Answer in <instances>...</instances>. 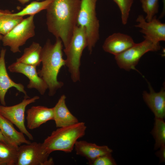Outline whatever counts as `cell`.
Masks as SVG:
<instances>
[{
	"label": "cell",
	"mask_w": 165,
	"mask_h": 165,
	"mask_svg": "<svg viewBox=\"0 0 165 165\" xmlns=\"http://www.w3.org/2000/svg\"><path fill=\"white\" fill-rule=\"evenodd\" d=\"M2 37H3V36H2V35L0 34V40H1Z\"/></svg>",
	"instance_id": "30"
},
{
	"label": "cell",
	"mask_w": 165,
	"mask_h": 165,
	"mask_svg": "<svg viewBox=\"0 0 165 165\" xmlns=\"http://www.w3.org/2000/svg\"><path fill=\"white\" fill-rule=\"evenodd\" d=\"M161 47L159 43H155L150 40L144 38L142 42L135 43L123 52L115 56V58L120 68L126 71L134 69L140 59L149 51H157Z\"/></svg>",
	"instance_id": "7"
},
{
	"label": "cell",
	"mask_w": 165,
	"mask_h": 165,
	"mask_svg": "<svg viewBox=\"0 0 165 165\" xmlns=\"http://www.w3.org/2000/svg\"><path fill=\"white\" fill-rule=\"evenodd\" d=\"M52 1V0H45L40 2H32L20 11L12 13V15L14 16L21 17L27 15H35L41 11L46 9Z\"/></svg>",
	"instance_id": "23"
},
{
	"label": "cell",
	"mask_w": 165,
	"mask_h": 165,
	"mask_svg": "<svg viewBox=\"0 0 165 165\" xmlns=\"http://www.w3.org/2000/svg\"><path fill=\"white\" fill-rule=\"evenodd\" d=\"M86 33L82 27L77 25L68 46L64 51L66 56L65 65L68 68L72 81L75 82L80 80L81 58L84 50L87 47Z\"/></svg>",
	"instance_id": "4"
},
{
	"label": "cell",
	"mask_w": 165,
	"mask_h": 165,
	"mask_svg": "<svg viewBox=\"0 0 165 165\" xmlns=\"http://www.w3.org/2000/svg\"><path fill=\"white\" fill-rule=\"evenodd\" d=\"M92 165H115L116 163L112 156V154L100 156L93 161Z\"/></svg>",
	"instance_id": "26"
},
{
	"label": "cell",
	"mask_w": 165,
	"mask_h": 165,
	"mask_svg": "<svg viewBox=\"0 0 165 165\" xmlns=\"http://www.w3.org/2000/svg\"><path fill=\"white\" fill-rule=\"evenodd\" d=\"M74 148L76 154L85 157L90 164L97 158L112 154V149L106 145L99 146L85 141H77Z\"/></svg>",
	"instance_id": "14"
},
{
	"label": "cell",
	"mask_w": 165,
	"mask_h": 165,
	"mask_svg": "<svg viewBox=\"0 0 165 165\" xmlns=\"http://www.w3.org/2000/svg\"><path fill=\"white\" fill-rule=\"evenodd\" d=\"M136 21L138 24L135 26L141 29L140 31L144 34V38L155 43L165 41V24L161 22L156 15L151 20L147 21L142 15H140Z\"/></svg>",
	"instance_id": "10"
},
{
	"label": "cell",
	"mask_w": 165,
	"mask_h": 165,
	"mask_svg": "<svg viewBox=\"0 0 165 165\" xmlns=\"http://www.w3.org/2000/svg\"><path fill=\"white\" fill-rule=\"evenodd\" d=\"M42 49V47L38 43L33 42L24 49L23 55L16 59V61L27 65L38 66L41 63Z\"/></svg>",
	"instance_id": "19"
},
{
	"label": "cell",
	"mask_w": 165,
	"mask_h": 165,
	"mask_svg": "<svg viewBox=\"0 0 165 165\" xmlns=\"http://www.w3.org/2000/svg\"><path fill=\"white\" fill-rule=\"evenodd\" d=\"M18 147L0 141V165H16Z\"/></svg>",
	"instance_id": "21"
},
{
	"label": "cell",
	"mask_w": 165,
	"mask_h": 165,
	"mask_svg": "<svg viewBox=\"0 0 165 165\" xmlns=\"http://www.w3.org/2000/svg\"><path fill=\"white\" fill-rule=\"evenodd\" d=\"M26 113L27 127L31 130L39 127L48 121L53 120V108L33 106L27 110Z\"/></svg>",
	"instance_id": "15"
},
{
	"label": "cell",
	"mask_w": 165,
	"mask_h": 165,
	"mask_svg": "<svg viewBox=\"0 0 165 165\" xmlns=\"http://www.w3.org/2000/svg\"><path fill=\"white\" fill-rule=\"evenodd\" d=\"M18 1L21 4H24L25 3L28 2L30 0H16Z\"/></svg>",
	"instance_id": "29"
},
{
	"label": "cell",
	"mask_w": 165,
	"mask_h": 165,
	"mask_svg": "<svg viewBox=\"0 0 165 165\" xmlns=\"http://www.w3.org/2000/svg\"><path fill=\"white\" fill-rule=\"evenodd\" d=\"M98 0H81L77 18V25L85 30L87 47L91 53L99 39V21L97 16L96 3Z\"/></svg>",
	"instance_id": "5"
},
{
	"label": "cell",
	"mask_w": 165,
	"mask_h": 165,
	"mask_svg": "<svg viewBox=\"0 0 165 165\" xmlns=\"http://www.w3.org/2000/svg\"><path fill=\"white\" fill-rule=\"evenodd\" d=\"M0 131L9 143L18 147L31 141L26 139L24 134L17 131L13 124L0 112Z\"/></svg>",
	"instance_id": "18"
},
{
	"label": "cell",
	"mask_w": 165,
	"mask_h": 165,
	"mask_svg": "<svg viewBox=\"0 0 165 165\" xmlns=\"http://www.w3.org/2000/svg\"><path fill=\"white\" fill-rule=\"evenodd\" d=\"M66 97L61 95L53 107V120L57 128L68 126L76 123L78 120L70 112L66 104Z\"/></svg>",
	"instance_id": "17"
},
{
	"label": "cell",
	"mask_w": 165,
	"mask_h": 165,
	"mask_svg": "<svg viewBox=\"0 0 165 165\" xmlns=\"http://www.w3.org/2000/svg\"><path fill=\"white\" fill-rule=\"evenodd\" d=\"M118 6L121 13L122 23L126 24L134 0H113Z\"/></svg>",
	"instance_id": "25"
},
{
	"label": "cell",
	"mask_w": 165,
	"mask_h": 165,
	"mask_svg": "<svg viewBox=\"0 0 165 165\" xmlns=\"http://www.w3.org/2000/svg\"><path fill=\"white\" fill-rule=\"evenodd\" d=\"M86 129L83 122L58 128L45 139L42 143L43 147L49 155L56 151L71 152L78 139L85 135Z\"/></svg>",
	"instance_id": "3"
},
{
	"label": "cell",
	"mask_w": 165,
	"mask_h": 165,
	"mask_svg": "<svg viewBox=\"0 0 165 165\" xmlns=\"http://www.w3.org/2000/svg\"><path fill=\"white\" fill-rule=\"evenodd\" d=\"M155 123L151 134L155 140L154 149L165 145V123L163 119L155 117Z\"/></svg>",
	"instance_id": "22"
},
{
	"label": "cell",
	"mask_w": 165,
	"mask_h": 165,
	"mask_svg": "<svg viewBox=\"0 0 165 165\" xmlns=\"http://www.w3.org/2000/svg\"><path fill=\"white\" fill-rule=\"evenodd\" d=\"M135 43L130 36L120 32L115 33L106 38L102 48L105 52L115 56L125 51Z\"/></svg>",
	"instance_id": "13"
},
{
	"label": "cell",
	"mask_w": 165,
	"mask_h": 165,
	"mask_svg": "<svg viewBox=\"0 0 165 165\" xmlns=\"http://www.w3.org/2000/svg\"><path fill=\"white\" fill-rule=\"evenodd\" d=\"M6 50L2 49L0 53V101L2 105H6L5 97L10 88L14 87L23 93L24 98H28L24 86L21 83L14 82L9 77L6 68L5 56Z\"/></svg>",
	"instance_id": "12"
},
{
	"label": "cell",
	"mask_w": 165,
	"mask_h": 165,
	"mask_svg": "<svg viewBox=\"0 0 165 165\" xmlns=\"http://www.w3.org/2000/svg\"><path fill=\"white\" fill-rule=\"evenodd\" d=\"M63 45L62 41L57 38L53 44L50 40H47L42 47V67L37 72L46 83L50 96L54 95L57 90L63 85V82L57 79L61 69L65 65V60L63 57Z\"/></svg>",
	"instance_id": "2"
},
{
	"label": "cell",
	"mask_w": 165,
	"mask_h": 165,
	"mask_svg": "<svg viewBox=\"0 0 165 165\" xmlns=\"http://www.w3.org/2000/svg\"><path fill=\"white\" fill-rule=\"evenodd\" d=\"M81 0H52L46 10L48 31L62 41L64 48L68 45L77 25Z\"/></svg>",
	"instance_id": "1"
},
{
	"label": "cell",
	"mask_w": 165,
	"mask_h": 165,
	"mask_svg": "<svg viewBox=\"0 0 165 165\" xmlns=\"http://www.w3.org/2000/svg\"><path fill=\"white\" fill-rule=\"evenodd\" d=\"M35 66L26 64L16 61L9 65L8 69L11 72L20 73L26 76L29 80L28 89H35L42 95L48 89L47 85L38 75Z\"/></svg>",
	"instance_id": "11"
},
{
	"label": "cell",
	"mask_w": 165,
	"mask_h": 165,
	"mask_svg": "<svg viewBox=\"0 0 165 165\" xmlns=\"http://www.w3.org/2000/svg\"><path fill=\"white\" fill-rule=\"evenodd\" d=\"M23 19V17L13 16L8 10L0 9V34L5 35Z\"/></svg>",
	"instance_id": "20"
},
{
	"label": "cell",
	"mask_w": 165,
	"mask_h": 165,
	"mask_svg": "<svg viewBox=\"0 0 165 165\" xmlns=\"http://www.w3.org/2000/svg\"><path fill=\"white\" fill-rule=\"evenodd\" d=\"M0 141L5 142L6 143L9 144V143L8 142L6 139L5 138L4 136L2 134V133L0 131Z\"/></svg>",
	"instance_id": "28"
},
{
	"label": "cell",
	"mask_w": 165,
	"mask_h": 165,
	"mask_svg": "<svg viewBox=\"0 0 165 165\" xmlns=\"http://www.w3.org/2000/svg\"><path fill=\"white\" fill-rule=\"evenodd\" d=\"M141 7L146 14L145 20H151L158 12L159 0H140Z\"/></svg>",
	"instance_id": "24"
},
{
	"label": "cell",
	"mask_w": 165,
	"mask_h": 165,
	"mask_svg": "<svg viewBox=\"0 0 165 165\" xmlns=\"http://www.w3.org/2000/svg\"><path fill=\"white\" fill-rule=\"evenodd\" d=\"M34 15L23 20L8 33L3 35L1 40L4 46L9 47L13 53L20 52V47L35 35Z\"/></svg>",
	"instance_id": "6"
},
{
	"label": "cell",
	"mask_w": 165,
	"mask_h": 165,
	"mask_svg": "<svg viewBox=\"0 0 165 165\" xmlns=\"http://www.w3.org/2000/svg\"><path fill=\"white\" fill-rule=\"evenodd\" d=\"M150 92L144 91L143 93L144 100L153 113L155 117L164 119L165 117V91L164 88L156 92L149 86Z\"/></svg>",
	"instance_id": "16"
},
{
	"label": "cell",
	"mask_w": 165,
	"mask_h": 165,
	"mask_svg": "<svg viewBox=\"0 0 165 165\" xmlns=\"http://www.w3.org/2000/svg\"><path fill=\"white\" fill-rule=\"evenodd\" d=\"M39 98L38 96L31 98H24L21 102L11 106L0 105L1 113L31 140H33V137L27 130L25 125V112L28 105L35 102Z\"/></svg>",
	"instance_id": "9"
},
{
	"label": "cell",
	"mask_w": 165,
	"mask_h": 165,
	"mask_svg": "<svg viewBox=\"0 0 165 165\" xmlns=\"http://www.w3.org/2000/svg\"><path fill=\"white\" fill-rule=\"evenodd\" d=\"M160 150L156 152V154L160 159L161 163L165 161V145L161 146Z\"/></svg>",
	"instance_id": "27"
},
{
	"label": "cell",
	"mask_w": 165,
	"mask_h": 165,
	"mask_svg": "<svg viewBox=\"0 0 165 165\" xmlns=\"http://www.w3.org/2000/svg\"><path fill=\"white\" fill-rule=\"evenodd\" d=\"M44 150L42 143L24 144L18 147L16 165H52L53 159Z\"/></svg>",
	"instance_id": "8"
}]
</instances>
